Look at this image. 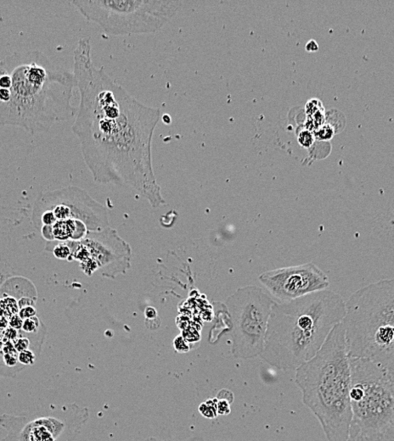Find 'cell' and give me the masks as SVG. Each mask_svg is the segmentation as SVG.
<instances>
[{"mask_svg": "<svg viewBox=\"0 0 394 441\" xmlns=\"http://www.w3.org/2000/svg\"><path fill=\"white\" fill-rule=\"evenodd\" d=\"M199 410L206 417H209V418L215 417L218 414V402L216 399L209 400L208 402L202 403L200 406Z\"/></svg>", "mask_w": 394, "mask_h": 441, "instance_id": "cell-15", "label": "cell"}, {"mask_svg": "<svg viewBox=\"0 0 394 441\" xmlns=\"http://www.w3.org/2000/svg\"><path fill=\"white\" fill-rule=\"evenodd\" d=\"M336 131H335L334 126L330 123H326V122L322 126H320V128L314 131L315 139L320 141L330 140L334 137Z\"/></svg>", "mask_w": 394, "mask_h": 441, "instance_id": "cell-14", "label": "cell"}, {"mask_svg": "<svg viewBox=\"0 0 394 441\" xmlns=\"http://www.w3.org/2000/svg\"><path fill=\"white\" fill-rule=\"evenodd\" d=\"M348 356L369 360L394 375V278L356 290L342 321Z\"/></svg>", "mask_w": 394, "mask_h": 441, "instance_id": "cell-5", "label": "cell"}, {"mask_svg": "<svg viewBox=\"0 0 394 441\" xmlns=\"http://www.w3.org/2000/svg\"><path fill=\"white\" fill-rule=\"evenodd\" d=\"M32 220L38 231L56 222L69 220H81L90 232L109 228L107 207L76 186L40 193L33 203Z\"/></svg>", "mask_w": 394, "mask_h": 441, "instance_id": "cell-10", "label": "cell"}, {"mask_svg": "<svg viewBox=\"0 0 394 441\" xmlns=\"http://www.w3.org/2000/svg\"><path fill=\"white\" fill-rule=\"evenodd\" d=\"M230 411V405L226 403L224 400H221L220 402H218V413L228 414Z\"/></svg>", "mask_w": 394, "mask_h": 441, "instance_id": "cell-18", "label": "cell"}, {"mask_svg": "<svg viewBox=\"0 0 394 441\" xmlns=\"http://www.w3.org/2000/svg\"><path fill=\"white\" fill-rule=\"evenodd\" d=\"M315 134L313 131L307 130V129H303L298 135V144H300L301 146L306 149H308L312 146L315 143Z\"/></svg>", "mask_w": 394, "mask_h": 441, "instance_id": "cell-16", "label": "cell"}, {"mask_svg": "<svg viewBox=\"0 0 394 441\" xmlns=\"http://www.w3.org/2000/svg\"><path fill=\"white\" fill-rule=\"evenodd\" d=\"M263 288L249 285L229 296L226 308L231 320V353L239 359L261 356L274 304Z\"/></svg>", "mask_w": 394, "mask_h": 441, "instance_id": "cell-9", "label": "cell"}, {"mask_svg": "<svg viewBox=\"0 0 394 441\" xmlns=\"http://www.w3.org/2000/svg\"><path fill=\"white\" fill-rule=\"evenodd\" d=\"M319 45H318V42L315 41V40L312 39L309 40L308 42H307V45L305 46V50L307 52H315V51H317L319 50Z\"/></svg>", "mask_w": 394, "mask_h": 441, "instance_id": "cell-19", "label": "cell"}, {"mask_svg": "<svg viewBox=\"0 0 394 441\" xmlns=\"http://www.w3.org/2000/svg\"><path fill=\"white\" fill-rule=\"evenodd\" d=\"M295 382L326 440H349L351 367L343 322L333 328L312 359L296 369Z\"/></svg>", "mask_w": 394, "mask_h": 441, "instance_id": "cell-4", "label": "cell"}, {"mask_svg": "<svg viewBox=\"0 0 394 441\" xmlns=\"http://www.w3.org/2000/svg\"><path fill=\"white\" fill-rule=\"evenodd\" d=\"M68 243L72 249L70 261H78L87 276L99 271L105 278L115 279L125 274L131 267V247L118 235L117 230L110 227L89 232L82 240Z\"/></svg>", "mask_w": 394, "mask_h": 441, "instance_id": "cell-11", "label": "cell"}, {"mask_svg": "<svg viewBox=\"0 0 394 441\" xmlns=\"http://www.w3.org/2000/svg\"><path fill=\"white\" fill-rule=\"evenodd\" d=\"M89 37L74 51L80 102L72 125L94 182L131 187L153 207L165 204L152 166V144L161 111L129 95L94 65Z\"/></svg>", "mask_w": 394, "mask_h": 441, "instance_id": "cell-1", "label": "cell"}, {"mask_svg": "<svg viewBox=\"0 0 394 441\" xmlns=\"http://www.w3.org/2000/svg\"><path fill=\"white\" fill-rule=\"evenodd\" d=\"M45 249L49 251H51L55 257L58 258V259L69 260L70 261V258L72 255V249L70 247L68 241L47 242Z\"/></svg>", "mask_w": 394, "mask_h": 441, "instance_id": "cell-13", "label": "cell"}, {"mask_svg": "<svg viewBox=\"0 0 394 441\" xmlns=\"http://www.w3.org/2000/svg\"><path fill=\"white\" fill-rule=\"evenodd\" d=\"M74 75L39 50L15 52L0 61V127L31 134L50 131L76 116Z\"/></svg>", "mask_w": 394, "mask_h": 441, "instance_id": "cell-2", "label": "cell"}, {"mask_svg": "<svg viewBox=\"0 0 394 441\" xmlns=\"http://www.w3.org/2000/svg\"><path fill=\"white\" fill-rule=\"evenodd\" d=\"M323 108H324V106H323L322 103H321L320 99H309V100L306 103L305 112H306L307 117H310V116L315 114L316 112H319V111L323 109Z\"/></svg>", "mask_w": 394, "mask_h": 441, "instance_id": "cell-17", "label": "cell"}, {"mask_svg": "<svg viewBox=\"0 0 394 441\" xmlns=\"http://www.w3.org/2000/svg\"><path fill=\"white\" fill-rule=\"evenodd\" d=\"M258 280L279 302L296 300L330 287L328 276L313 262L267 271L258 277Z\"/></svg>", "mask_w": 394, "mask_h": 441, "instance_id": "cell-12", "label": "cell"}, {"mask_svg": "<svg viewBox=\"0 0 394 441\" xmlns=\"http://www.w3.org/2000/svg\"><path fill=\"white\" fill-rule=\"evenodd\" d=\"M90 417L87 407L77 403L50 405L20 415H0L6 431L1 441H75Z\"/></svg>", "mask_w": 394, "mask_h": 441, "instance_id": "cell-8", "label": "cell"}, {"mask_svg": "<svg viewBox=\"0 0 394 441\" xmlns=\"http://www.w3.org/2000/svg\"><path fill=\"white\" fill-rule=\"evenodd\" d=\"M87 20L112 35L143 34L160 30L183 3L176 0H74Z\"/></svg>", "mask_w": 394, "mask_h": 441, "instance_id": "cell-7", "label": "cell"}, {"mask_svg": "<svg viewBox=\"0 0 394 441\" xmlns=\"http://www.w3.org/2000/svg\"><path fill=\"white\" fill-rule=\"evenodd\" d=\"M352 420L348 441H394V375L349 357Z\"/></svg>", "mask_w": 394, "mask_h": 441, "instance_id": "cell-6", "label": "cell"}, {"mask_svg": "<svg viewBox=\"0 0 394 441\" xmlns=\"http://www.w3.org/2000/svg\"><path fill=\"white\" fill-rule=\"evenodd\" d=\"M346 316V302L325 290L274 304L260 357L282 371L296 370L312 359Z\"/></svg>", "mask_w": 394, "mask_h": 441, "instance_id": "cell-3", "label": "cell"}]
</instances>
